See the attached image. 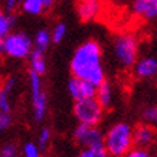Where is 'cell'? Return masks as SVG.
Returning a JSON list of instances; mask_svg holds the SVG:
<instances>
[{
	"label": "cell",
	"instance_id": "f1b7e54d",
	"mask_svg": "<svg viewBox=\"0 0 157 157\" xmlns=\"http://www.w3.org/2000/svg\"><path fill=\"white\" fill-rule=\"evenodd\" d=\"M56 0H43V3L46 5V7H49V6H52L53 3H55Z\"/></svg>",
	"mask_w": 157,
	"mask_h": 157
},
{
	"label": "cell",
	"instance_id": "7c38bea8",
	"mask_svg": "<svg viewBox=\"0 0 157 157\" xmlns=\"http://www.w3.org/2000/svg\"><path fill=\"white\" fill-rule=\"evenodd\" d=\"M101 10L100 0H79V3L76 6V12L79 19L84 22L95 19Z\"/></svg>",
	"mask_w": 157,
	"mask_h": 157
},
{
	"label": "cell",
	"instance_id": "cb8c5ba5",
	"mask_svg": "<svg viewBox=\"0 0 157 157\" xmlns=\"http://www.w3.org/2000/svg\"><path fill=\"white\" fill-rule=\"evenodd\" d=\"M13 124V115L12 113H3L0 111V130L5 131V130L10 128Z\"/></svg>",
	"mask_w": 157,
	"mask_h": 157
},
{
	"label": "cell",
	"instance_id": "44dd1931",
	"mask_svg": "<svg viewBox=\"0 0 157 157\" xmlns=\"http://www.w3.org/2000/svg\"><path fill=\"white\" fill-rule=\"evenodd\" d=\"M51 33H52V42L53 43H59L62 39L65 38V35H67V25L62 23V22L56 23L55 26H53Z\"/></svg>",
	"mask_w": 157,
	"mask_h": 157
},
{
	"label": "cell",
	"instance_id": "7402d4cb",
	"mask_svg": "<svg viewBox=\"0 0 157 157\" xmlns=\"http://www.w3.org/2000/svg\"><path fill=\"white\" fill-rule=\"evenodd\" d=\"M143 120L150 125H157V105H150L144 108Z\"/></svg>",
	"mask_w": 157,
	"mask_h": 157
},
{
	"label": "cell",
	"instance_id": "52a82bcc",
	"mask_svg": "<svg viewBox=\"0 0 157 157\" xmlns=\"http://www.w3.org/2000/svg\"><path fill=\"white\" fill-rule=\"evenodd\" d=\"M74 140L82 147H104V134L97 125L78 124L74 131Z\"/></svg>",
	"mask_w": 157,
	"mask_h": 157
},
{
	"label": "cell",
	"instance_id": "5bb4252c",
	"mask_svg": "<svg viewBox=\"0 0 157 157\" xmlns=\"http://www.w3.org/2000/svg\"><path fill=\"white\" fill-rule=\"evenodd\" d=\"M29 67H30V72H35L42 76L46 72V59L43 56V52L33 49V52L29 56Z\"/></svg>",
	"mask_w": 157,
	"mask_h": 157
},
{
	"label": "cell",
	"instance_id": "30bf717a",
	"mask_svg": "<svg viewBox=\"0 0 157 157\" xmlns=\"http://www.w3.org/2000/svg\"><path fill=\"white\" fill-rule=\"evenodd\" d=\"M134 75L138 79H150L157 75V59L151 56L141 58L134 65Z\"/></svg>",
	"mask_w": 157,
	"mask_h": 157
},
{
	"label": "cell",
	"instance_id": "3957f363",
	"mask_svg": "<svg viewBox=\"0 0 157 157\" xmlns=\"http://www.w3.org/2000/svg\"><path fill=\"white\" fill-rule=\"evenodd\" d=\"M2 53L12 59H26L33 52V40L29 38L26 33L22 32H14L7 35L5 39L0 42Z\"/></svg>",
	"mask_w": 157,
	"mask_h": 157
},
{
	"label": "cell",
	"instance_id": "603a6c76",
	"mask_svg": "<svg viewBox=\"0 0 157 157\" xmlns=\"http://www.w3.org/2000/svg\"><path fill=\"white\" fill-rule=\"evenodd\" d=\"M0 111L3 113H12V101H10V94L6 91H0Z\"/></svg>",
	"mask_w": 157,
	"mask_h": 157
},
{
	"label": "cell",
	"instance_id": "9a60e30c",
	"mask_svg": "<svg viewBox=\"0 0 157 157\" xmlns=\"http://www.w3.org/2000/svg\"><path fill=\"white\" fill-rule=\"evenodd\" d=\"M51 42H52V33L49 30H46V29H40L35 35L33 46L39 52H45L48 49V46L51 45Z\"/></svg>",
	"mask_w": 157,
	"mask_h": 157
},
{
	"label": "cell",
	"instance_id": "484cf974",
	"mask_svg": "<svg viewBox=\"0 0 157 157\" xmlns=\"http://www.w3.org/2000/svg\"><path fill=\"white\" fill-rule=\"evenodd\" d=\"M16 84H17V79H16L14 76H7L5 81H3L2 90L6 91V92H9V94H12V91L16 88Z\"/></svg>",
	"mask_w": 157,
	"mask_h": 157
},
{
	"label": "cell",
	"instance_id": "8992f818",
	"mask_svg": "<svg viewBox=\"0 0 157 157\" xmlns=\"http://www.w3.org/2000/svg\"><path fill=\"white\" fill-rule=\"evenodd\" d=\"M29 90H30V102H32V114L36 123H40L48 113V101L43 90L40 75L35 72H29Z\"/></svg>",
	"mask_w": 157,
	"mask_h": 157
},
{
	"label": "cell",
	"instance_id": "d6986e66",
	"mask_svg": "<svg viewBox=\"0 0 157 157\" xmlns=\"http://www.w3.org/2000/svg\"><path fill=\"white\" fill-rule=\"evenodd\" d=\"M76 157H108L104 147H84Z\"/></svg>",
	"mask_w": 157,
	"mask_h": 157
},
{
	"label": "cell",
	"instance_id": "5b68a950",
	"mask_svg": "<svg viewBox=\"0 0 157 157\" xmlns=\"http://www.w3.org/2000/svg\"><path fill=\"white\" fill-rule=\"evenodd\" d=\"M74 115L79 124L98 125L104 115V107L98 102L95 97L79 100L74 104Z\"/></svg>",
	"mask_w": 157,
	"mask_h": 157
},
{
	"label": "cell",
	"instance_id": "4fadbf2b",
	"mask_svg": "<svg viewBox=\"0 0 157 157\" xmlns=\"http://www.w3.org/2000/svg\"><path fill=\"white\" fill-rule=\"evenodd\" d=\"M95 98L98 100L102 107H109L113 104V100H114V92H113V86L108 81H104L101 85L97 86V95Z\"/></svg>",
	"mask_w": 157,
	"mask_h": 157
},
{
	"label": "cell",
	"instance_id": "83f0119b",
	"mask_svg": "<svg viewBox=\"0 0 157 157\" xmlns=\"http://www.w3.org/2000/svg\"><path fill=\"white\" fill-rule=\"evenodd\" d=\"M16 5H17V0H6L5 2L6 13H12V12L14 10V7H16Z\"/></svg>",
	"mask_w": 157,
	"mask_h": 157
},
{
	"label": "cell",
	"instance_id": "e0dca14e",
	"mask_svg": "<svg viewBox=\"0 0 157 157\" xmlns=\"http://www.w3.org/2000/svg\"><path fill=\"white\" fill-rule=\"evenodd\" d=\"M14 17L10 13L0 14V38L5 39L7 35H10V30L13 28Z\"/></svg>",
	"mask_w": 157,
	"mask_h": 157
},
{
	"label": "cell",
	"instance_id": "277c9868",
	"mask_svg": "<svg viewBox=\"0 0 157 157\" xmlns=\"http://www.w3.org/2000/svg\"><path fill=\"white\" fill-rule=\"evenodd\" d=\"M114 56L120 67L131 68L138 61V42L133 35H120L114 39Z\"/></svg>",
	"mask_w": 157,
	"mask_h": 157
},
{
	"label": "cell",
	"instance_id": "2e32d148",
	"mask_svg": "<svg viewBox=\"0 0 157 157\" xmlns=\"http://www.w3.org/2000/svg\"><path fill=\"white\" fill-rule=\"evenodd\" d=\"M45 7H46V5L43 3V0H23L22 2V10L26 14H30V16L42 14Z\"/></svg>",
	"mask_w": 157,
	"mask_h": 157
},
{
	"label": "cell",
	"instance_id": "6da1fadb",
	"mask_svg": "<svg viewBox=\"0 0 157 157\" xmlns=\"http://www.w3.org/2000/svg\"><path fill=\"white\" fill-rule=\"evenodd\" d=\"M72 76L88 81L95 86L105 81V71L102 67V52L97 40H86L75 49L71 58Z\"/></svg>",
	"mask_w": 157,
	"mask_h": 157
},
{
	"label": "cell",
	"instance_id": "7a4b0ae2",
	"mask_svg": "<svg viewBox=\"0 0 157 157\" xmlns=\"http://www.w3.org/2000/svg\"><path fill=\"white\" fill-rule=\"evenodd\" d=\"M134 146V128L128 123L113 124L104 134V148L109 157H124Z\"/></svg>",
	"mask_w": 157,
	"mask_h": 157
},
{
	"label": "cell",
	"instance_id": "8fae6325",
	"mask_svg": "<svg viewBox=\"0 0 157 157\" xmlns=\"http://www.w3.org/2000/svg\"><path fill=\"white\" fill-rule=\"evenodd\" d=\"M133 13L141 19L157 20V0H134Z\"/></svg>",
	"mask_w": 157,
	"mask_h": 157
},
{
	"label": "cell",
	"instance_id": "ac0fdd59",
	"mask_svg": "<svg viewBox=\"0 0 157 157\" xmlns=\"http://www.w3.org/2000/svg\"><path fill=\"white\" fill-rule=\"evenodd\" d=\"M22 157H42V148L38 146V143L28 141L22 147Z\"/></svg>",
	"mask_w": 157,
	"mask_h": 157
},
{
	"label": "cell",
	"instance_id": "d4e9b609",
	"mask_svg": "<svg viewBox=\"0 0 157 157\" xmlns=\"http://www.w3.org/2000/svg\"><path fill=\"white\" fill-rule=\"evenodd\" d=\"M124 157H153V154L146 147H133Z\"/></svg>",
	"mask_w": 157,
	"mask_h": 157
},
{
	"label": "cell",
	"instance_id": "9c48e42d",
	"mask_svg": "<svg viewBox=\"0 0 157 157\" xmlns=\"http://www.w3.org/2000/svg\"><path fill=\"white\" fill-rule=\"evenodd\" d=\"M156 130L154 125H150L147 123H140L134 127V144L137 147H146L151 146L156 140Z\"/></svg>",
	"mask_w": 157,
	"mask_h": 157
},
{
	"label": "cell",
	"instance_id": "f546056e",
	"mask_svg": "<svg viewBox=\"0 0 157 157\" xmlns=\"http://www.w3.org/2000/svg\"><path fill=\"white\" fill-rule=\"evenodd\" d=\"M0 157H19L17 154H13V156H0Z\"/></svg>",
	"mask_w": 157,
	"mask_h": 157
},
{
	"label": "cell",
	"instance_id": "4316f807",
	"mask_svg": "<svg viewBox=\"0 0 157 157\" xmlns=\"http://www.w3.org/2000/svg\"><path fill=\"white\" fill-rule=\"evenodd\" d=\"M13 154H17V148L13 143H7L2 147L0 156H13Z\"/></svg>",
	"mask_w": 157,
	"mask_h": 157
},
{
	"label": "cell",
	"instance_id": "ba28073f",
	"mask_svg": "<svg viewBox=\"0 0 157 157\" xmlns=\"http://www.w3.org/2000/svg\"><path fill=\"white\" fill-rule=\"evenodd\" d=\"M68 92L75 101L85 100V98H94L97 95V86L88 81L72 76L68 81Z\"/></svg>",
	"mask_w": 157,
	"mask_h": 157
},
{
	"label": "cell",
	"instance_id": "ffe728a7",
	"mask_svg": "<svg viewBox=\"0 0 157 157\" xmlns=\"http://www.w3.org/2000/svg\"><path fill=\"white\" fill-rule=\"evenodd\" d=\"M51 141H52V131H51V128H48V127L40 128V131L38 134V141H36L38 146L42 150H46L48 146L51 144Z\"/></svg>",
	"mask_w": 157,
	"mask_h": 157
}]
</instances>
